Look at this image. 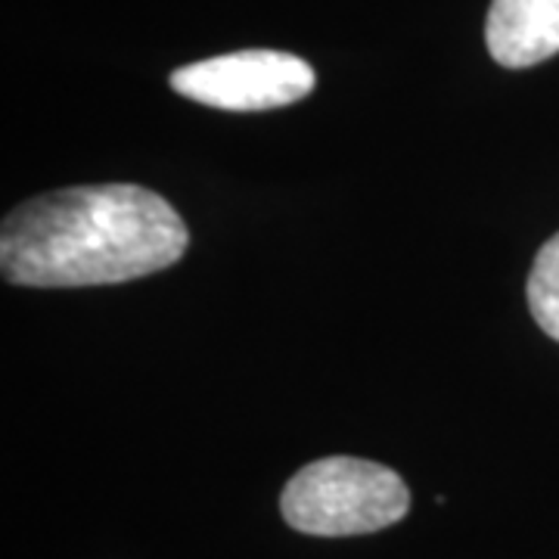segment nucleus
Masks as SVG:
<instances>
[{
	"instance_id": "1",
	"label": "nucleus",
	"mask_w": 559,
	"mask_h": 559,
	"mask_svg": "<svg viewBox=\"0 0 559 559\" xmlns=\"http://www.w3.org/2000/svg\"><path fill=\"white\" fill-rule=\"evenodd\" d=\"M187 246V224L159 193L91 183L16 205L0 227V271L13 286H103L165 271Z\"/></svg>"
},
{
	"instance_id": "2",
	"label": "nucleus",
	"mask_w": 559,
	"mask_h": 559,
	"mask_svg": "<svg viewBox=\"0 0 559 559\" xmlns=\"http://www.w3.org/2000/svg\"><path fill=\"white\" fill-rule=\"evenodd\" d=\"M411 510V488L395 469L360 457L301 466L280 495L286 525L314 538H352L395 525Z\"/></svg>"
},
{
	"instance_id": "3",
	"label": "nucleus",
	"mask_w": 559,
	"mask_h": 559,
	"mask_svg": "<svg viewBox=\"0 0 559 559\" xmlns=\"http://www.w3.org/2000/svg\"><path fill=\"white\" fill-rule=\"evenodd\" d=\"M314 69L283 50H237L171 72L180 97L227 112H261L305 100L314 91Z\"/></svg>"
},
{
	"instance_id": "4",
	"label": "nucleus",
	"mask_w": 559,
	"mask_h": 559,
	"mask_svg": "<svg viewBox=\"0 0 559 559\" xmlns=\"http://www.w3.org/2000/svg\"><path fill=\"white\" fill-rule=\"evenodd\" d=\"M488 50L507 69H528L559 53V0H491Z\"/></svg>"
},
{
	"instance_id": "5",
	"label": "nucleus",
	"mask_w": 559,
	"mask_h": 559,
	"mask_svg": "<svg viewBox=\"0 0 559 559\" xmlns=\"http://www.w3.org/2000/svg\"><path fill=\"white\" fill-rule=\"evenodd\" d=\"M528 308L538 326L559 342V234L540 246L528 274Z\"/></svg>"
}]
</instances>
